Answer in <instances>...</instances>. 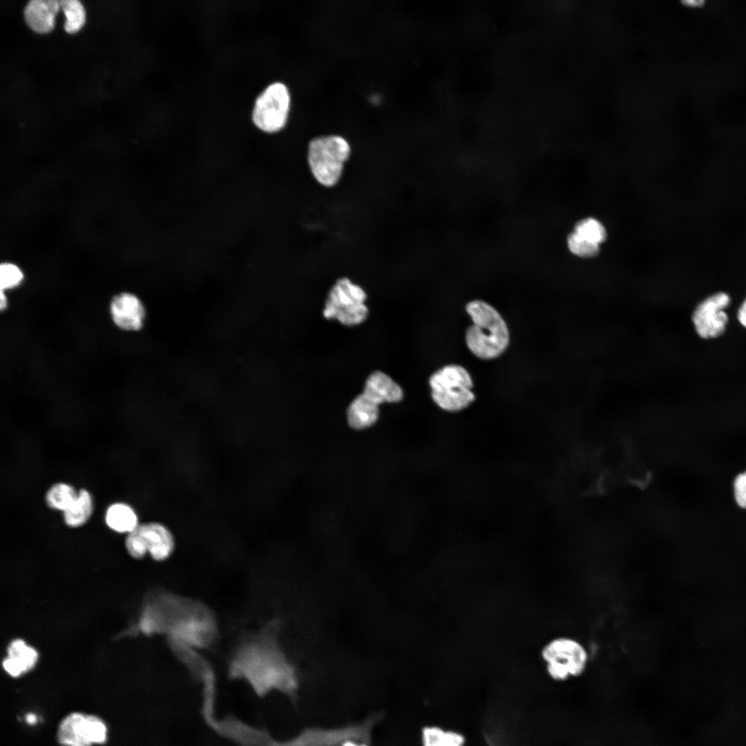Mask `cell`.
Segmentation results:
<instances>
[{
	"label": "cell",
	"mask_w": 746,
	"mask_h": 746,
	"mask_svg": "<svg viewBox=\"0 0 746 746\" xmlns=\"http://www.w3.org/2000/svg\"><path fill=\"white\" fill-rule=\"evenodd\" d=\"M291 95L282 82L269 84L257 97L252 113L254 124L261 131L276 133L287 124Z\"/></svg>",
	"instance_id": "obj_6"
},
{
	"label": "cell",
	"mask_w": 746,
	"mask_h": 746,
	"mask_svg": "<svg viewBox=\"0 0 746 746\" xmlns=\"http://www.w3.org/2000/svg\"><path fill=\"white\" fill-rule=\"evenodd\" d=\"M26 720L28 723L32 725L36 723L37 718L34 714H28L26 716Z\"/></svg>",
	"instance_id": "obj_25"
},
{
	"label": "cell",
	"mask_w": 746,
	"mask_h": 746,
	"mask_svg": "<svg viewBox=\"0 0 746 746\" xmlns=\"http://www.w3.org/2000/svg\"><path fill=\"white\" fill-rule=\"evenodd\" d=\"M574 231L582 238L598 245L606 238L604 227L600 222L593 218H584L577 222Z\"/></svg>",
	"instance_id": "obj_20"
},
{
	"label": "cell",
	"mask_w": 746,
	"mask_h": 746,
	"mask_svg": "<svg viewBox=\"0 0 746 746\" xmlns=\"http://www.w3.org/2000/svg\"><path fill=\"white\" fill-rule=\"evenodd\" d=\"M567 245L573 254L581 258H593L597 255L600 249L598 245L587 240L575 231L568 236Z\"/></svg>",
	"instance_id": "obj_22"
},
{
	"label": "cell",
	"mask_w": 746,
	"mask_h": 746,
	"mask_svg": "<svg viewBox=\"0 0 746 746\" xmlns=\"http://www.w3.org/2000/svg\"><path fill=\"white\" fill-rule=\"evenodd\" d=\"M429 383L433 401L447 412L462 410L475 399L471 376L460 365H449L438 370L430 376Z\"/></svg>",
	"instance_id": "obj_4"
},
{
	"label": "cell",
	"mask_w": 746,
	"mask_h": 746,
	"mask_svg": "<svg viewBox=\"0 0 746 746\" xmlns=\"http://www.w3.org/2000/svg\"><path fill=\"white\" fill-rule=\"evenodd\" d=\"M422 746H464L466 738L463 734L454 730H445L437 725L424 726L421 731Z\"/></svg>",
	"instance_id": "obj_16"
},
{
	"label": "cell",
	"mask_w": 746,
	"mask_h": 746,
	"mask_svg": "<svg viewBox=\"0 0 746 746\" xmlns=\"http://www.w3.org/2000/svg\"><path fill=\"white\" fill-rule=\"evenodd\" d=\"M77 495L72 486L57 483L47 491L45 500L49 508L64 512L73 504Z\"/></svg>",
	"instance_id": "obj_18"
},
{
	"label": "cell",
	"mask_w": 746,
	"mask_h": 746,
	"mask_svg": "<svg viewBox=\"0 0 746 746\" xmlns=\"http://www.w3.org/2000/svg\"><path fill=\"white\" fill-rule=\"evenodd\" d=\"M59 7V1L31 0L24 8L26 21L35 31L46 32L52 28Z\"/></svg>",
	"instance_id": "obj_13"
},
{
	"label": "cell",
	"mask_w": 746,
	"mask_h": 746,
	"mask_svg": "<svg viewBox=\"0 0 746 746\" xmlns=\"http://www.w3.org/2000/svg\"><path fill=\"white\" fill-rule=\"evenodd\" d=\"M341 746H368V745L365 744V743H356L354 741L347 740L344 741L341 744Z\"/></svg>",
	"instance_id": "obj_26"
},
{
	"label": "cell",
	"mask_w": 746,
	"mask_h": 746,
	"mask_svg": "<svg viewBox=\"0 0 746 746\" xmlns=\"http://www.w3.org/2000/svg\"><path fill=\"white\" fill-rule=\"evenodd\" d=\"M7 305H8V299H7L6 293L3 291H1V295H0V309H1V310L3 311L5 309H6Z\"/></svg>",
	"instance_id": "obj_24"
},
{
	"label": "cell",
	"mask_w": 746,
	"mask_h": 746,
	"mask_svg": "<svg viewBox=\"0 0 746 746\" xmlns=\"http://www.w3.org/2000/svg\"><path fill=\"white\" fill-rule=\"evenodd\" d=\"M742 497H743V500L744 505H745V506L746 508V481L744 484L743 487L742 488Z\"/></svg>",
	"instance_id": "obj_27"
},
{
	"label": "cell",
	"mask_w": 746,
	"mask_h": 746,
	"mask_svg": "<svg viewBox=\"0 0 746 746\" xmlns=\"http://www.w3.org/2000/svg\"><path fill=\"white\" fill-rule=\"evenodd\" d=\"M107 731L106 723L99 716L72 712L60 722L57 738L64 746H92L104 744Z\"/></svg>",
	"instance_id": "obj_8"
},
{
	"label": "cell",
	"mask_w": 746,
	"mask_h": 746,
	"mask_svg": "<svg viewBox=\"0 0 746 746\" xmlns=\"http://www.w3.org/2000/svg\"><path fill=\"white\" fill-rule=\"evenodd\" d=\"M540 656L548 676L556 682L581 676L589 661L585 646L576 638L564 635L548 640L542 647Z\"/></svg>",
	"instance_id": "obj_3"
},
{
	"label": "cell",
	"mask_w": 746,
	"mask_h": 746,
	"mask_svg": "<svg viewBox=\"0 0 746 746\" xmlns=\"http://www.w3.org/2000/svg\"><path fill=\"white\" fill-rule=\"evenodd\" d=\"M59 3L66 17L64 25L65 30L68 32H76L84 23L85 10L83 5L78 0H60Z\"/></svg>",
	"instance_id": "obj_19"
},
{
	"label": "cell",
	"mask_w": 746,
	"mask_h": 746,
	"mask_svg": "<svg viewBox=\"0 0 746 746\" xmlns=\"http://www.w3.org/2000/svg\"><path fill=\"white\" fill-rule=\"evenodd\" d=\"M105 521L111 529L120 533H129L139 525L136 513L124 503L111 504L106 511Z\"/></svg>",
	"instance_id": "obj_15"
},
{
	"label": "cell",
	"mask_w": 746,
	"mask_h": 746,
	"mask_svg": "<svg viewBox=\"0 0 746 746\" xmlns=\"http://www.w3.org/2000/svg\"><path fill=\"white\" fill-rule=\"evenodd\" d=\"M362 393L378 406L385 402H399L403 399L401 388L381 371L374 372L369 376Z\"/></svg>",
	"instance_id": "obj_11"
},
{
	"label": "cell",
	"mask_w": 746,
	"mask_h": 746,
	"mask_svg": "<svg viewBox=\"0 0 746 746\" xmlns=\"http://www.w3.org/2000/svg\"><path fill=\"white\" fill-rule=\"evenodd\" d=\"M109 311L115 325L123 331L140 330L145 318V309L140 299L134 294L123 291L111 300Z\"/></svg>",
	"instance_id": "obj_10"
},
{
	"label": "cell",
	"mask_w": 746,
	"mask_h": 746,
	"mask_svg": "<svg viewBox=\"0 0 746 746\" xmlns=\"http://www.w3.org/2000/svg\"><path fill=\"white\" fill-rule=\"evenodd\" d=\"M466 309L473 323L466 333L469 350L482 359L500 356L509 344L508 329L501 316L482 300L470 302Z\"/></svg>",
	"instance_id": "obj_1"
},
{
	"label": "cell",
	"mask_w": 746,
	"mask_h": 746,
	"mask_svg": "<svg viewBox=\"0 0 746 746\" xmlns=\"http://www.w3.org/2000/svg\"><path fill=\"white\" fill-rule=\"evenodd\" d=\"M128 554L136 559L142 558L147 553L157 561L169 557L175 547L174 538L169 530L157 522L139 524L129 533L126 542Z\"/></svg>",
	"instance_id": "obj_7"
},
{
	"label": "cell",
	"mask_w": 746,
	"mask_h": 746,
	"mask_svg": "<svg viewBox=\"0 0 746 746\" xmlns=\"http://www.w3.org/2000/svg\"><path fill=\"white\" fill-rule=\"evenodd\" d=\"M93 510L92 496L86 489H81L73 504L64 512L65 524L71 528L84 525Z\"/></svg>",
	"instance_id": "obj_17"
},
{
	"label": "cell",
	"mask_w": 746,
	"mask_h": 746,
	"mask_svg": "<svg viewBox=\"0 0 746 746\" xmlns=\"http://www.w3.org/2000/svg\"><path fill=\"white\" fill-rule=\"evenodd\" d=\"M351 152L348 140L340 135H324L311 139L307 149V162L316 182L326 188L336 186L342 178Z\"/></svg>",
	"instance_id": "obj_2"
},
{
	"label": "cell",
	"mask_w": 746,
	"mask_h": 746,
	"mask_svg": "<svg viewBox=\"0 0 746 746\" xmlns=\"http://www.w3.org/2000/svg\"><path fill=\"white\" fill-rule=\"evenodd\" d=\"M8 654V657L3 661V667L6 671L14 678L32 669L38 658L36 650L19 639L10 644Z\"/></svg>",
	"instance_id": "obj_12"
},
{
	"label": "cell",
	"mask_w": 746,
	"mask_h": 746,
	"mask_svg": "<svg viewBox=\"0 0 746 746\" xmlns=\"http://www.w3.org/2000/svg\"><path fill=\"white\" fill-rule=\"evenodd\" d=\"M737 318L739 323L746 328V298L738 308Z\"/></svg>",
	"instance_id": "obj_23"
},
{
	"label": "cell",
	"mask_w": 746,
	"mask_h": 746,
	"mask_svg": "<svg viewBox=\"0 0 746 746\" xmlns=\"http://www.w3.org/2000/svg\"><path fill=\"white\" fill-rule=\"evenodd\" d=\"M24 274L17 264L4 262L0 265L1 291H8L19 287L23 282Z\"/></svg>",
	"instance_id": "obj_21"
},
{
	"label": "cell",
	"mask_w": 746,
	"mask_h": 746,
	"mask_svg": "<svg viewBox=\"0 0 746 746\" xmlns=\"http://www.w3.org/2000/svg\"><path fill=\"white\" fill-rule=\"evenodd\" d=\"M379 414V406L361 393L348 407L347 421L352 428L361 430L372 425L377 421Z\"/></svg>",
	"instance_id": "obj_14"
},
{
	"label": "cell",
	"mask_w": 746,
	"mask_h": 746,
	"mask_svg": "<svg viewBox=\"0 0 746 746\" xmlns=\"http://www.w3.org/2000/svg\"><path fill=\"white\" fill-rule=\"evenodd\" d=\"M366 298L361 287L347 277L341 278L327 294L323 316L327 319L336 318L347 326L360 324L368 314Z\"/></svg>",
	"instance_id": "obj_5"
},
{
	"label": "cell",
	"mask_w": 746,
	"mask_h": 746,
	"mask_svg": "<svg viewBox=\"0 0 746 746\" xmlns=\"http://www.w3.org/2000/svg\"><path fill=\"white\" fill-rule=\"evenodd\" d=\"M730 302L731 298L727 294L718 292L697 305L692 314V322L701 338H716L725 332L728 323V316L725 309Z\"/></svg>",
	"instance_id": "obj_9"
}]
</instances>
